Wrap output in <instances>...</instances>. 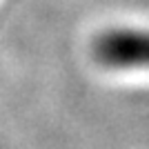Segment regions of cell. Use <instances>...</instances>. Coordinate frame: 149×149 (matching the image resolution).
I'll use <instances>...</instances> for the list:
<instances>
[{
  "label": "cell",
  "instance_id": "6da1fadb",
  "mask_svg": "<svg viewBox=\"0 0 149 149\" xmlns=\"http://www.w3.org/2000/svg\"><path fill=\"white\" fill-rule=\"evenodd\" d=\"M93 56L109 69H149V31L111 29L96 38Z\"/></svg>",
  "mask_w": 149,
  "mask_h": 149
}]
</instances>
